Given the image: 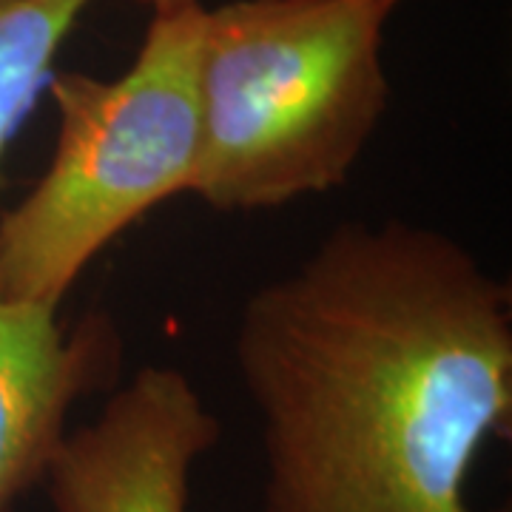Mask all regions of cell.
Instances as JSON below:
<instances>
[{
	"label": "cell",
	"mask_w": 512,
	"mask_h": 512,
	"mask_svg": "<svg viewBox=\"0 0 512 512\" xmlns=\"http://www.w3.org/2000/svg\"><path fill=\"white\" fill-rule=\"evenodd\" d=\"M234 356L265 512H470L510 430V285L419 222H339L245 299Z\"/></svg>",
	"instance_id": "obj_1"
},
{
	"label": "cell",
	"mask_w": 512,
	"mask_h": 512,
	"mask_svg": "<svg viewBox=\"0 0 512 512\" xmlns=\"http://www.w3.org/2000/svg\"><path fill=\"white\" fill-rule=\"evenodd\" d=\"M402 0H231L200 32L202 146L191 191L262 211L348 183L382 123L384 23Z\"/></svg>",
	"instance_id": "obj_2"
},
{
	"label": "cell",
	"mask_w": 512,
	"mask_h": 512,
	"mask_svg": "<svg viewBox=\"0 0 512 512\" xmlns=\"http://www.w3.org/2000/svg\"><path fill=\"white\" fill-rule=\"evenodd\" d=\"M200 0H157L131 69L49 80L57 146L0 217V299L57 311L83 268L154 205L188 194L202 146Z\"/></svg>",
	"instance_id": "obj_3"
},
{
	"label": "cell",
	"mask_w": 512,
	"mask_h": 512,
	"mask_svg": "<svg viewBox=\"0 0 512 512\" xmlns=\"http://www.w3.org/2000/svg\"><path fill=\"white\" fill-rule=\"evenodd\" d=\"M220 433L183 370L140 367L57 444L43 476L52 512H188L191 470Z\"/></svg>",
	"instance_id": "obj_4"
},
{
	"label": "cell",
	"mask_w": 512,
	"mask_h": 512,
	"mask_svg": "<svg viewBox=\"0 0 512 512\" xmlns=\"http://www.w3.org/2000/svg\"><path fill=\"white\" fill-rule=\"evenodd\" d=\"M111 339L60 328L57 311L0 299V512L43 481L72 404L97 382Z\"/></svg>",
	"instance_id": "obj_5"
},
{
	"label": "cell",
	"mask_w": 512,
	"mask_h": 512,
	"mask_svg": "<svg viewBox=\"0 0 512 512\" xmlns=\"http://www.w3.org/2000/svg\"><path fill=\"white\" fill-rule=\"evenodd\" d=\"M92 3L0 0V160L52 80V63L63 40Z\"/></svg>",
	"instance_id": "obj_6"
}]
</instances>
